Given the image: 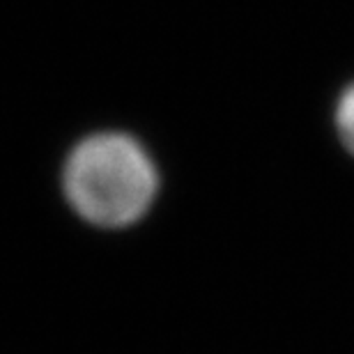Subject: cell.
<instances>
[{
  "mask_svg": "<svg viewBox=\"0 0 354 354\" xmlns=\"http://www.w3.org/2000/svg\"><path fill=\"white\" fill-rule=\"evenodd\" d=\"M336 129L343 145L354 154V83L341 95L336 106Z\"/></svg>",
  "mask_w": 354,
  "mask_h": 354,
  "instance_id": "obj_2",
  "label": "cell"
},
{
  "mask_svg": "<svg viewBox=\"0 0 354 354\" xmlns=\"http://www.w3.org/2000/svg\"><path fill=\"white\" fill-rule=\"evenodd\" d=\"M67 194L99 225H127L150 205L157 180L145 152L124 136H95L72 154Z\"/></svg>",
  "mask_w": 354,
  "mask_h": 354,
  "instance_id": "obj_1",
  "label": "cell"
}]
</instances>
